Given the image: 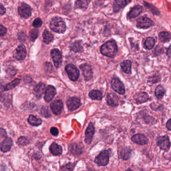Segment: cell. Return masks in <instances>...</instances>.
<instances>
[{
    "label": "cell",
    "instance_id": "obj_1",
    "mask_svg": "<svg viewBox=\"0 0 171 171\" xmlns=\"http://www.w3.org/2000/svg\"><path fill=\"white\" fill-rule=\"evenodd\" d=\"M118 48L114 41H108L103 45L101 48V53L109 57H113L116 54Z\"/></svg>",
    "mask_w": 171,
    "mask_h": 171
},
{
    "label": "cell",
    "instance_id": "obj_2",
    "mask_svg": "<svg viewBox=\"0 0 171 171\" xmlns=\"http://www.w3.org/2000/svg\"><path fill=\"white\" fill-rule=\"evenodd\" d=\"M50 28L58 33H64L66 31V24L61 18L55 17L51 21Z\"/></svg>",
    "mask_w": 171,
    "mask_h": 171
},
{
    "label": "cell",
    "instance_id": "obj_3",
    "mask_svg": "<svg viewBox=\"0 0 171 171\" xmlns=\"http://www.w3.org/2000/svg\"><path fill=\"white\" fill-rule=\"evenodd\" d=\"M109 153L107 150L101 152L96 157L95 162L99 166H106L109 162Z\"/></svg>",
    "mask_w": 171,
    "mask_h": 171
},
{
    "label": "cell",
    "instance_id": "obj_4",
    "mask_svg": "<svg viewBox=\"0 0 171 171\" xmlns=\"http://www.w3.org/2000/svg\"><path fill=\"white\" fill-rule=\"evenodd\" d=\"M66 72L71 80L76 81L79 78L80 72L76 66L73 64H68L65 67Z\"/></svg>",
    "mask_w": 171,
    "mask_h": 171
},
{
    "label": "cell",
    "instance_id": "obj_5",
    "mask_svg": "<svg viewBox=\"0 0 171 171\" xmlns=\"http://www.w3.org/2000/svg\"><path fill=\"white\" fill-rule=\"evenodd\" d=\"M157 144L161 150L167 151L171 147V142L168 136H160L157 139Z\"/></svg>",
    "mask_w": 171,
    "mask_h": 171
},
{
    "label": "cell",
    "instance_id": "obj_6",
    "mask_svg": "<svg viewBox=\"0 0 171 171\" xmlns=\"http://www.w3.org/2000/svg\"><path fill=\"white\" fill-rule=\"evenodd\" d=\"M154 25L152 20L147 17H142L138 19L137 21V27L139 29L149 28Z\"/></svg>",
    "mask_w": 171,
    "mask_h": 171
},
{
    "label": "cell",
    "instance_id": "obj_7",
    "mask_svg": "<svg viewBox=\"0 0 171 171\" xmlns=\"http://www.w3.org/2000/svg\"><path fill=\"white\" fill-rule=\"evenodd\" d=\"M111 85L113 89L115 92H116L117 93L121 95L125 94V87L123 84L119 79L117 78H114L111 81Z\"/></svg>",
    "mask_w": 171,
    "mask_h": 171
},
{
    "label": "cell",
    "instance_id": "obj_8",
    "mask_svg": "<svg viewBox=\"0 0 171 171\" xmlns=\"http://www.w3.org/2000/svg\"><path fill=\"white\" fill-rule=\"evenodd\" d=\"M27 55L26 48L24 45H20L15 50L13 56L17 60L22 61L25 59Z\"/></svg>",
    "mask_w": 171,
    "mask_h": 171
},
{
    "label": "cell",
    "instance_id": "obj_9",
    "mask_svg": "<svg viewBox=\"0 0 171 171\" xmlns=\"http://www.w3.org/2000/svg\"><path fill=\"white\" fill-rule=\"evenodd\" d=\"M51 54L55 67L56 68L60 67L62 63V53L60 51L55 49L52 50Z\"/></svg>",
    "mask_w": 171,
    "mask_h": 171
},
{
    "label": "cell",
    "instance_id": "obj_10",
    "mask_svg": "<svg viewBox=\"0 0 171 171\" xmlns=\"http://www.w3.org/2000/svg\"><path fill=\"white\" fill-rule=\"evenodd\" d=\"M80 68L82 71L85 80L89 81L93 78V70L90 65L87 64H83L80 66Z\"/></svg>",
    "mask_w": 171,
    "mask_h": 171
},
{
    "label": "cell",
    "instance_id": "obj_11",
    "mask_svg": "<svg viewBox=\"0 0 171 171\" xmlns=\"http://www.w3.org/2000/svg\"><path fill=\"white\" fill-rule=\"evenodd\" d=\"M18 12L21 17L26 19L29 18L32 14L31 7L25 3H23L18 8Z\"/></svg>",
    "mask_w": 171,
    "mask_h": 171
},
{
    "label": "cell",
    "instance_id": "obj_12",
    "mask_svg": "<svg viewBox=\"0 0 171 171\" xmlns=\"http://www.w3.org/2000/svg\"><path fill=\"white\" fill-rule=\"evenodd\" d=\"M81 101L76 97H72L67 101V105L68 109L71 111H75L81 106Z\"/></svg>",
    "mask_w": 171,
    "mask_h": 171
},
{
    "label": "cell",
    "instance_id": "obj_13",
    "mask_svg": "<svg viewBox=\"0 0 171 171\" xmlns=\"http://www.w3.org/2000/svg\"><path fill=\"white\" fill-rule=\"evenodd\" d=\"M95 133V128L92 123L89 124L88 127L86 131L85 141L87 144H90L93 140V136Z\"/></svg>",
    "mask_w": 171,
    "mask_h": 171
},
{
    "label": "cell",
    "instance_id": "obj_14",
    "mask_svg": "<svg viewBox=\"0 0 171 171\" xmlns=\"http://www.w3.org/2000/svg\"><path fill=\"white\" fill-rule=\"evenodd\" d=\"M50 107L54 114L60 115L63 108V104L61 100H55L51 104Z\"/></svg>",
    "mask_w": 171,
    "mask_h": 171
},
{
    "label": "cell",
    "instance_id": "obj_15",
    "mask_svg": "<svg viewBox=\"0 0 171 171\" xmlns=\"http://www.w3.org/2000/svg\"><path fill=\"white\" fill-rule=\"evenodd\" d=\"M56 94V90L52 86H48L45 91L44 99L47 102H50L53 100Z\"/></svg>",
    "mask_w": 171,
    "mask_h": 171
},
{
    "label": "cell",
    "instance_id": "obj_16",
    "mask_svg": "<svg viewBox=\"0 0 171 171\" xmlns=\"http://www.w3.org/2000/svg\"><path fill=\"white\" fill-rule=\"evenodd\" d=\"M13 141L10 138H6L4 141L0 144V149L3 153H7L11 149L13 146Z\"/></svg>",
    "mask_w": 171,
    "mask_h": 171
},
{
    "label": "cell",
    "instance_id": "obj_17",
    "mask_svg": "<svg viewBox=\"0 0 171 171\" xmlns=\"http://www.w3.org/2000/svg\"><path fill=\"white\" fill-rule=\"evenodd\" d=\"M132 141L134 143L140 145H145L148 142V139L146 136L143 134H136L132 137Z\"/></svg>",
    "mask_w": 171,
    "mask_h": 171
},
{
    "label": "cell",
    "instance_id": "obj_18",
    "mask_svg": "<svg viewBox=\"0 0 171 171\" xmlns=\"http://www.w3.org/2000/svg\"><path fill=\"white\" fill-rule=\"evenodd\" d=\"M131 0H115L113 6V10L115 12H118L127 6L129 3H130Z\"/></svg>",
    "mask_w": 171,
    "mask_h": 171
},
{
    "label": "cell",
    "instance_id": "obj_19",
    "mask_svg": "<svg viewBox=\"0 0 171 171\" xmlns=\"http://www.w3.org/2000/svg\"><path fill=\"white\" fill-rule=\"evenodd\" d=\"M106 101L108 105L112 107H116L119 104L118 97L113 93H109L107 95Z\"/></svg>",
    "mask_w": 171,
    "mask_h": 171
},
{
    "label": "cell",
    "instance_id": "obj_20",
    "mask_svg": "<svg viewBox=\"0 0 171 171\" xmlns=\"http://www.w3.org/2000/svg\"><path fill=\"white\" fill-rule=\"evenodd\" d=\"M142 10H143V8L142 6L140 5L135 6L134 7L131 9L130 11L129 12L127 15V18L129 19L135 18L142 13Z\"/></svg>",
    "mask_w": 171,
    "mask_h": 171
},
{
    "label": "cell",
    "instance_id": "obj_21",
    "mask_svg": "<svg viewBox=\"0 0 171 171\" xmlns=\"http://www.w3.org/2000/svg\"><path fill=\"white\" fill-rule=\"evenodd\" d=\"M45 84L43 83H39L38 85L36 86L34 89V92L35 95L37 98L39 99L42 97L44 92L45 91Z\"/></svg>",
    "mask_w": 171,
    "mask_h": 171
},
{
    "label": "cell",
    "instance_id": "obj_22",
    "mask_svg": "<svg viewBox=\"0 0 171 171\" xmlns=\"http://www.w3.org/2000/svg\"><path fill=\"white\" fill-rule=\"evenodd\" d=\"M135 99L137 104H142L148 100L149 95L146 92H141L135 96Z\"/></svg>",
    "mask_w": 171,
    "mask_h": 171
},
{
    "label": "cell",
    "instance_id": "obj_23",
    "mask_svg": "<svg viewBox=\"0 0 171 171\" xmlns=\"http://www.w3.org/2000/svg\"><path fill=\"white\" fill-rule=\"evenodd\" d=\"M50 151L52 154L55 156H58L62 153V147L57 143H53L50 147Z\"/></svg>",
    "mask_w": 171,
    "mask_h": 171
},
{
    "label": "cell",
    "instance_id": "obj_24",
    "mask_svg": "<svg viewBox=\"0 0 171 171\" xmlns=\"http://www.w3.org/2000/svg\"><path fill=\"white\" fill-rule=\"evenodd\" d=\"M28 121L30 125L33 126H40L42 124L43 122L42 120L41 119L37 118V117L33 115L30 116L28 119Z\"/></svg>",
    "mask_w": 171,
    "mask_h": 171
},
{
    "label": "cell",
    "instance_id": "obj_25",
    "mask_svg": "<svg viewBox=\"0 0 171 171\" xmlns=\"http://www.w3.org/2000/svg\"><path fill=\"white\" fill-rule=\"evenodd\" d=\"M121 68L124 72L127 74L131 73L132 63L130 60H125L120 64Z\"/></svg>",
    "mask_w": 171,
    "mask_h": 171
},
{
    "label": "cell",
    "instance_id": "obj_26",
    "mask_svg": "<svg viewBox=\"0 0 171 171\" xmlns=\"http://www.w3.org/2000/svg\"><path fill=\"white\" fill-rule=\"evenodd\" d=\"M89 96L93 100H101L103 98L102 93L99 90H92L89 93Z\"/></svg>",
    "mask_w": 171,
    "mask_h": 171
},
{
    "label": "cell",
    "instance_id": "obj_27",
    "mask_svg": "<svg viewBox=\"0 0 171 171\" xmlns=\"http://www.w3.org/2000/svg\"><path fill=\"white\" fill-rule=\"evenodd\" d=\"M159 38L162 42H168L171 39V35L167 32H161L159 34Z\"/></svg>",
    "mask_w": 171,
    "mask_h": 171
},
{
    "label": "cell",
    "instance_id": "obj_28",
    "mask_svg": "<svg viewBox=\"0 0 171 171\" xmlns=\"http://www.w3.org/2000/svg\"><path fill=\"white\" fill-rule=\"evenodd\" d=\"M20 83V80L19 79H16L13 80L11 83H8L4 87L5 91H8V90H12L13 89L17 87Z\"/></svg>",
    "mask_w": 171,
    "mask_h": 171
},
{
    "label": "cell",
    "instance_id": "obj_29",
    "mask_svg": "<svg viewBox=\"0 0 171 171\" xmlns=\"http://www.w3.org/2000/svg\"><path fill=\"white\" fill-rule=\"evenodd\" d=\"M166 93V91L165 89L163 88L162 86L159 85L156 87L155 89V96L158 99H161L162 98L165 94Z\"/></svg>",
    "mask_w": 171,
    "mask_h": 171
},
{
    "label": "cell",
    "instance_id": "obj_30",
    "mask_svg": "<svg viewBox=\"0 0 171 171\" xmlns=\"http://www.w3.org/2000/svg\"><path fill=\"white\" fill-rule=\"evenodd\" d=\"M43 42L46 44H49L53 41L54 39V36L53 34H51L50 32L45 30L43 34Z\"/></svg>",
    "mask_w": 171,
    "mask_h": 171
},
{
    "label": "cell",
    "instance_id": "obj_31",
    "mask_svg": "<svg viewBox=\"0 0 171 171\" xmlns=\"http://www.w3.org/2000/svg\"><path fill=\"white\" fill-rule=\"evenodd\" d=\"M155 44V40L152 37H149L145 42L144 48L146 49L150 50L154 47Z\"/></svg>",
    "mask_w": 171,
    "mask_h": 171
},
{
    "label": "cell",
    "instance_id": "obj_32",
    "mask_svg": "<svg viewBox=\"0 0 171 171\" xmlns=\"http://www.w3.org/2000/svg\"><path fill=\"white\" fill-rule=\"evenodd\" d=\"M69 148L71 152L73 153V154L79 155L82 153V150L79 147L78 145L75 144L71 145Z\"/></svg>",
    "mask_w": 171,
    "mask_h": 171
},
{
    "label": "cell",
    "instance_id": "obj_33",
    "mask_svg": "<svg viewBox=\"0 0 171 171\" xmlns=\"http://www.w3.org/2000/svg\"><path fill=\"white\" fill-rule=\"evenodd\" d=\"M131 154V150L130 149L127 148H124L122 149L121 152V158L124 160H128L130 157Z\"/></svg>",
    "mask_w": 171,
    "mask_h": 171
},
{
    "label": "cell",
    "instance_id": "obj_34",
    "mask_svg": "<svg viewBox=\"0 0 171 171\" xmlns=\"http://www.w3.org/2000/svg\"><path fill=\"white\" fill-rule=\"evenodd\" d=\"M88 6V0H77V1L76 2V7L78 8L86 9Z\"/></svg>",
    "mask_w": 171,
    "mask_h": 171
},
{
    "label": "cell",
    "instance_id": "obj_35",
    "mask_svg": "<svg viewBox=\"0 0 171 171\" xmlns=\"http://www.w3.org/2000/svg\"><path fill=\"white\" fill-rule=\"evenodd\" d=\"M76 164L74 163H68L63 166L61 168L60 171H73Z\"/></svg>",
    "mask_w": 171,
    "mask_h": 171
},
{
    "label": "cell",
    "instance_id": "obj_36",
    "mask_svg": "<svg viewBox=\"0 0 171 171\" xmlns=\"http://www.w3.org/2000/svg\"><path fill=\"white\" fill-rule=\"evenodd\" d=\"M71 50L75 52H81L83 50L82 47L79 42H76L73 43L71 46Z\"/></svg>",
    "mask_w": 171,
    "mask_h": 171
},
{
    "label": "cell",
    "instance_id": "obj_37",
    "mask_svg": "<svg viewBox=\"0 0 171 171\" xmlns=\"http://www.w3.org/2000/svg\"><path fill=\"white\" fill-rule=\"evenodd\" d=\"M161 81V76L158 75H155L154 76L150 77L148 82L149 83H151V84H155V83H158L159 82Z\"/></svg>",
    "mask_w": 171,
    "mask_h": 171
},
{
    "label": "cell",
    "instance_id": "obj_38",
    "mask_svg": "<svg viewBox=\"0 0 171 171\" xmlns=\"http://www.w3.org/2000/svg\"><path fill=\"white\" fill-rule=\"evenodd\" d=\"M39 35V31L37 29H33L30 32V38L32 41H34L36 39Z\"/></svg>",
    "mask_w": 171,
    "mask_h": 171
},
{
    "label": "cell",
    "instance_id": "obj_39",
    "mask_svg": "<svg viewBox=\"0 0 171 171\" xmlns=\"http://www.w3.org/2000/svg\"><path fill=\"white\" fill-rule=\"evenodd\" d=\"M41 114L45 118H49L51 116L50 112L49 110L48 107H44L41 109Z\"/></svg>",
    "mask_w": 171,
    "mask_h": 171
},
{
    "label": "cell",
    "instance_id": "obj_40",
    "mask_svg": "<svg viewBox=\"0 0 171 171\" xmlns=\"http://www.w3.org/2000/svg\"><path fill=\"white\" fill-rule=\"evenodd\" d=\"M18 143L21 146H25L28 144L29 141L28 139L25 137H21L18 140Z\"/></svg>",
    "mask_w": 171,
    "mask_h": 171
},
{
    "label": "cell",
    "instance_id": "obj_41",
    "mask_svg": "<svg viewBox=\"0 0 171 171\" xmlns=\"http://www.w3.org/2000/svg\"><path fill=\"white\" fill-rule=\"evenodd\" d=\"M146 5H147V7L155 15L160 14V12L158 10H157L156 8L154 7L152 5L149 4V3H146Z\"/></svg>",
    "mask_w": 171,
    "mask_h": 171
},
{
    "label": "cell",
    "instance_id": "obj_42",
    "mask_svg": "<svg viewBox=\"0 0 171 171\" xmlns=\"http://www.w3.org/2000/svg\"><path fill=\"white\" fill-rule=\"evenodd\" d=\"M42 21L41 20L40 18L36 19L33 23V25L35 28H40L42 26Z\"/></svg>",
    "mask_w": 171,
    "mask_h": 171
},
{
    "label": "cell",
    "instance_id": "obj_43",
    "mask_svg": "<svg viewBox=\"0 0 171 171\" xmlns=\"http://www.w3.org/2000/svg\"><path fill=\"white\" fill-rule=\"evenodd\" d=\"M162 52H163L162 48L159 46V45H158L154 51V54L155 56H158L161 55Z\"/></svg>",
    "mask_w": 171,
    "mask_h": 171
},
{
    "label": "cell",
    "instance_id": "obj_44",
    "mask_svg": "<svg viewBox=\"0 0 171 171\" xmlns=\"http://www.w3.org/2000/svg\"><path fill=\"white\" fill-rule=\"evenodd\" d=\"M18 38L19 41H21L22 42H25L26 40L27 36H26L25 33H19L18 34Z\"/></svg>",
    "mask_w": 171,
    "mask_h": 171
},
{
    "label": "cell",
    "instance_id": "obj_45",
    "mask_svg": "<svg viewBox=\"0 0 171 171\" xmlns=\"http://www.w3.org/2000/svg\"><path fill=\"white\" fill-rule=\"evenodd\" d=\"M7 33V29L4 26L0 25V37L4 36Z\"/></svg>",
    "mask_w": 171,
    "mask_h": 171
},
{
    "label": "cell",
    "instance_id": "obj_46",
    "mask_svg": "<svg viewBox=\"0 0 171 171\" xmlns=\"http://www.w3.org/2000/svg\"><path fill=\"white\" fill-rule=\"evenodd\" d=\"M50 132L54 136H57L59 135V130L56 127H52L51 128Z\"/></svg>",
    "mask_w": 171,
    "mask_h": 171
},
{
    "label": "cell",
    "instance_id": "obj_47",
    "mask_svg": "<svg viewBox=\"0 0 171 171\" xmlns=\"http://www.w3.org/2000/svg\"><path fill=\"white\" fill-rule=\"evenodd\" d=\"M7 136V134L5 130L0 128V139L6 138Z\"/></svg>",
    "mask_w": 171,
    "mask_h": 171
},
{
    "label": "cell",
    "instance_id": "obj_48",
    "mask_svg": "<svg viewBox=\"0 0 171 171\" xmlns=\"http://www.w3.org/2000/svg\"><path fill=\"white\" fill-rule=\"evenodd\" d=\"M6 13V9L5 8L3 5L0 4V15L4 14Z\"/></svg>",
    "mask_w": 171,
    "mask_h": 171
},
{
    "label": "cell",
    "instance_id": "obj_49",
    "mask_svg": "<svg viewBox=\"0 0 171 171\" xmlns=\"http://www.w3.org/2000/svg\"><path fill=\"white\" fill-rule=\"evenodd\" d=\"M166 128L169 131H171V119L169 120L166 123Z\"/></svg>",
    "mask_w": 171,
    "mask_h": 171
},
{
    "label": "cell",
    "instance_id": "obj_50",
    "mask_svg": "<svg viewBox=\"0 0 171 171\" xmlns=\"http://www.w3.org/2000/svg\"><path fill=\"white\" fill-rule=\"evenodd\" d=\"M166 54L167 56L169 58H171V46L169 47L168 49L167 50Z\"/></svg>",
    "mask_w": 171,
    "mask_h": 171
},
{
    "label": "cell",
    "instance_id": "obj_51",
    "mask_svg": "<svg viewBox=\"0 0 171 171\" xmlns=\"http://www.w3.org/2000/svg\"><path fill=\"white\" fill-rule=\"evenodd\" d=\"M126 171H133V170H130V169H129V170H126Z\"/></svg>",
    "mask_w": 171,
    "mask_h": 171
}]
</instances>
